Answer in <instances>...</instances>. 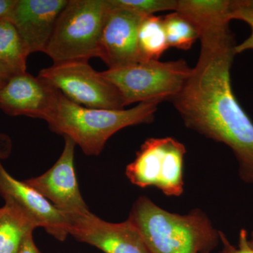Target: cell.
<instances>
[{"label": "cell", "instance_id": "10", "mask_svg": "<svg viewBox=\"0 0 253 253\" xmlns=\"http://www.w3.org/2000/svg\"><path fill=\"white\" fill-rule=\"evenodd\" d=\"M0 195L5 204L21 211L36 227H42L60 241L69 235V219L38 191L10 175L0 162Z\"/></svg>", "mask_w": 253, "mask_h": 253}, {"label": "cell", "instance_id": "6", "mask_svg": "<svg viewBox=\"0 0 253 253\" xmlns=\"http://www.w3.org/2000/svg\"><path fill=\"white\" fill-rule=\"evenodd\" d=\"M185 146L172 137L150 138L141 145L134 161L126 168L131 184L155 186L168 196L184 192L183 166Z\"/></svg>", "mask_w": 253, "mask_h": 253}, {"label": "cell", "instance_id": "18", "mask_svg": "<svg viewBox=\"0 0 253 253\" xmlns=\"http://www.w3.org/2000/svg\"><path fill=\"white\" fill-rule=\"evenodd\" d=\"M168 46L188 50L199 39V33L189 21L174 11L163 17Z\"/></svg>", "mask_w": 253, "mask_h": 253}, {"label": "cell", "instance_id": "17", "mask_svg": "<svg viewBox=\"0 0 253 253\" xmlns=\"http://www.w3.org/2000/svg\"><path fill=\"white\" fill-rule=\"evenodd\" d=\"M138 44L143 61L160 59L169 48L163 17L153 15L143 18L138 32Z\"/></svg>", "mask_w": 253, "mask_h": 253}, {"label": "cell", "instance_id": "4", "mask_svg": "<svg viewBox=\"0 0 253 253\" xmlns=\"http://www.w3.org/2000/svg\"><path fill=\"white\" fill-rule=\"evenodd\" d=\"M109 9L108 0H68L44 53L54 63L98 57Z\"/></svg>", "mask_w": 253, "mask_h": 253}, {"label": "cell", "instance_id": "11", "mask_svg": "<svg viewBox=\"0 0 253 253\" xmlns=\"http://www.w3.org/2000/svg\"><path fill=\"white\" fill-rule=\"evenodd\" d=\"M59 93L39 76L20 73L13 76L0 89V109L11 116L47 121L54 111Z\"/></svg>", "mask_w": 253, "mask_h": 253}, {"label": "cell", "instance_id": "12", "mask_svg": "<svg viewBox=\"0 0 253 253\" xmlns=\"http://www.w3.org/2000/svg\"><path fill=\"white\" fill-rule=\"evenodd\" d=\"M144 18L132 11L110 5L101 33L98 56L109 68L143 61L138 44V32Z\"/></svg>", "mask_w": 253, "mask_h": 253}, {"label": "cell", "instance_id": "3", "mask_svg": "<svg viewBox=\"0 0 253 253\" xmlns=\"http://www.w3.org/2000/svg\"><path fill=\"white\" fill-rule=\"evenodd\" d=\"M160 101L139 103L129 109H91L75 104L61 92L47 120L49 129L78 145L86 156H99L118 131L154 121Z\"/></svg>", "mask_w": 253, "mask_h": 253}, {"label": "cell", "instance_id": "15", "mask_svg": "<svg viewBox=\"0 0 253 253\" xmlns=\"http://www.w3.org/2000/svg\"><path fill=\"white\" fill-rule=\"evenodd\" d=\"M27 46L11 21L0 20V62L13 75L27 72Z\"/></svg>", "mask_w": 253, "mask_h": 253}, {"label": "cell", "instance_id": "26", "mask_svg": "<svg viewBox=\"0 0 253 253\" xmlns=\"http://www.w3.org/2000/svg\"><path fill=\"white\" fill-rule=\"evenodd\" d=\"M249 243L251 247L253 249V231H252V233H251V238L249 239Z\"/></svg>", "mask_w": 253, "mask_h": 253}, {"label": "cell", "instance_id": "9", "mask_svg": "<svg viewBox=\"0 0 253 253\" xmlns=\"http://www.w3.org/2000/svg\"><path fill=\"white\" fill-rule=\"evenodd\" d=\"M67 217L70 235L105 253H151L139 231L127 219L109 222L91 212Z\"/></svg>", "mask_w": 253, "mask_h": 253}, {"label": "cell", "instance_id": "19", "mask_svg": "<svg viewBox=\"0 0 253 253\" xmlns=\"http://www.w3.org/2000/svg\"><path fill=\"white\" fill-rule=\"evenodd\" d=\"M113 7L127 10L141 15L153 16L165 11H176L177 0H108Z\"/></svg>", "mask_w": 253, "mask_h": 253}, {"label": "cell", "instance_id": "14", "mask_svg": "<svg viewBox=\"0 0 253 253\" xmlns=\"http://www.w3.org/2000/svg\"><path fill=\"white\" fill-rule=\"evenodd\" d=\"M231 4V0H177L175 11L194 25L200 36L229 29Z\"/></svg>", "mask_w": 253, "mask_h": 253}, {"label": "cell", "instance_id": "24", "mask_svg": "<svg viewBox=\"0 0 253 253\" xmlns=\"http://www.w3.org/2000/svg\"><path fill=\"white\" fill-rule=\"evenodd\" d=\"M12 74L4 65L0 62V89L12 77Z\"/></svg>", "mask_w": 253, "mask_h": 253}, {"label": "cell", "instance_id": "2", "mask_svg": "<svg viewBox=\"0 0 253 253\" xmlns=\"http://www.w3.org/2000/svg\"><path fill=\"white\" fill-rule=\"evenodd\" d=\"M127 220L135 226L151 253H210L220 240L219 231L201 210L175 214L146 196L136 200Z\"/></svg>", "mask_w": 253, "mask_h": 253}, {"label": "cell", "instance_id": "27", "mask_svg": "<svg viewBox=\"0 0 253 253\" xmlns=\"http://www.w3.org/2000/svg\"><path fill=\"white\" fill-rule=\"evenodd\" d=\"M5 208L4 206H3L2 208H0V217H1V214H3V212H4Z\"/></svg>", "mask_w": 253, "mask_h": 253}, {"label": "cell", "instance_id": "7", "mask_svg": "<svg viewBox=\"0 0 253 253\" xmlns=\"http://www.w3.org/2000/svg\"><path fill=\"white\" fill-rule=\"evenodd\" d=\"M38 76L75 104L91 109H124L122 96L111 82L97 72L89 61L54 63Z\"/></svg>", "mask_w": 253, "mask_h": 253}, {"label": "cell", "instance_id": "23", "mask_svg": "<svg viewBox=\"0 0 253 253\" xmlns=\"http://www.w3.org/2000/svg\"><path fill=\"white\" fill-rule=\"evenodd\" d=\"M17 0H0V20L7 19Z\"/></svg>", "mask_w": 253, "mask_h": 253}, {"label": "cell", "instance_id": "8", "mask_svg": "<svg viewBox=\"0 0 253 253\" xmlns=\"http://www.w3.org/2000/svg\"><path fill=\"white\" fill-rule=\"evenodd\" d=\"M64 148L54 166L44 174L25 182L66 216L90 212L80 191L75 170V147L72 139L64 137Z\"/></svg>", "mask_w": 253, "mask_h": 253}, {"label": "cell", "instance_id": "21", "mask_svg": "<svg viewBox=\"0 0 253 253\" xmlns=\"http://www.w3.org/2000/svg\"><path fill=\"white\" fill-rule=\"evenodd\" d=\"M219 238L223 245L222 253H253V249L249 243V236L246 229L240 231L239 249H236L227 239L224 233L219 231Z\"/></svg>", "mask_w": 253, "mask_h": 253}, {"label": "cell", "instance_id": "5", "mask_svg": "<svg viewBox=\"0 0 253 253\" xmlns=\"http://www.w3.org/2000/svg\"><path fill=\"white\" fill-rule=\"evenodd\" d=\"M191 69L184 59L149 60L109 68L101 74L117 88L126 107L136 103L172 101L182 89Z\"/></svg>", "mask_w": 253, "mask_h": 253}, {"label": "cell", "instance_id": "13", "mask_svg": "<svg viewBox=\"0 0 253 253\" xmlns=\"http://www.w3.org/2000/svg\"><path fill=\"white\" fill-rule=\"evenodd\" d=\"M68 0H17L7 20L16 28L30 54L45 52L56 21Z\"/></svg>", "mask_w": 253, "mask_h": 253}, {"label": "cell", "instance_id": "16", "mask_svg": "<svg viewBox=\"0 0 253 253\" xmlns=\"http://www.w3.org/2000/svg\"><path fill=\"white\" fill-rule=\"evenodd\" d=\"M0 217V253H19L23 239L36 226L18 209L4 205Z\"/></svg>", "mask_w": 253, "mask_h": 253}, {"label": "cell", "instance_id": "20", "mask_svg": "<svg viewBox=\"0 0 253 253\" xmlns=\"http://www.w3.org/2000/svg\"><path fill=\"white\" fill-rule=\"evenodd\" d=\"M231 20H241L248 23L251 28L249 38L234 47V54L236 55L253 49V11L243 4L241 0H231Z\"/></svg>", "mask_w": 253, "mask_h": 253}, {"label": "cell", "instance_id": "22", "mask_svg": "<svg viewBox=\"0 0 253 253\" xmlns=\"http://www.w3.org/2000/svg\"><path fill=\"white\" fill-rule=\"evenodd\" d=\"M19 253H42L33 239V231H30L23 239Z\"/></svg>", "mask_w": 253, "mask_h": 253}, {"label": "cell", "instance_id": "25", "mask_svg": "<svg viewBox=\"0 0 253 253\" xmlns=\"http://www.w3.org/2000/svg\"><path fill=\"white\" fill-rule=\"evenodd\" d=\"M241 3L253 11V0H241Z\"/></svg>", "mask_w": 253, "mask_h": 253}, {"label": "cell", "instance_id": "1", "mask_svg": "<svg viewBox=\"0 0 253 253\" xmlns=\"http://www.w3.org/2000/svg\"><path fill=\"white\" fill-rule=\"evenodd\" d=\"M199 40L197 63L171 101L186 127L232 151L239 163L240 177L253 185V123L231 86L234 36L229 29L201 35Z\"/></svg>", "mask_w": 253, "mask_h": 253}]
</instances>
